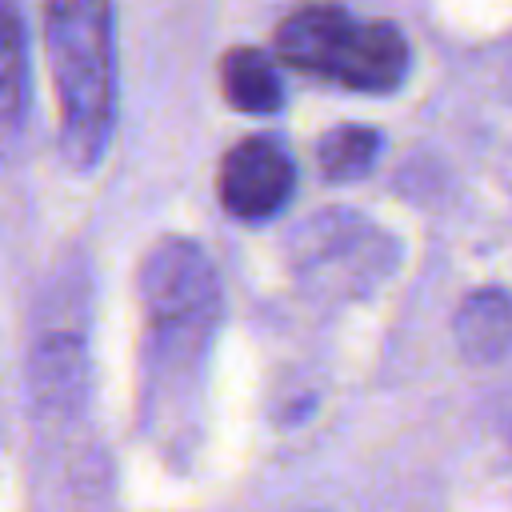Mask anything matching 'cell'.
Instances as JSON below:
<instances>
[{"label":"cell","mask_w":512,"mask_h":512,"mask_svg":"<svg viewBox=\"0 0 512 512\" xmlns=\"http://www.w3.org/2000/svg\"><path fill=\"white\" fill-rule=\"evenodd\" d=\"M140 296V428L168 460L200 448L204 380L224 296L208 252L188 236H160L136 272Z\"/></svg>","instance_id":"6da1fadb"},{"label":"cell","mask_w":512,"mask_h":512,"mask_svg":"<svg viewBox=\"0 0 512 512\" xmlns=\"http://www.w3.org/2000/svg\"><path fill=\"white\" fill-rule=\"evenodd\" d=\"M380 156V132L368 124H336L316 144V164L332 184L360 180Z\"/></svg>","instance_id":"ba28073f"},{"label":"cell","mask_w":512,"mask_h":512,"mask_svg":"<svg viewBox=\"0 0 512 512\" xmlns=\"http://www.w3.org/2000/svg\"><path fill=\"white\" fill-rule=\"evenodd\" d=\"M24 84H28V60H24V24L12 0H0V132H8L24 112Z\"/></svg>","instance_id":"9c48e42d"},{"label":"cell","mask_w":512,"mask_h":512,"mask_svg":"<svg viewBox=\"0 0 512 512\" xmlns=\"http://www.w3.org/2000/svg\"><path fill=\"white\" fill-rule=\"evenodd\" d=\"M296 188V164L272 136L232 144L216 172V196L236 220H272Z\"/></svg>","instance_id":"5b68a950"},{"label":"cell","mask_w":512,"mask_h":512,"mask_svg":"<svg viewBox=\"0 0 512 512\" xmlns=\"http://www.w3.org/2000/svg\"><path fill=\"white\" fill-rule=\"evenodd\" d=\"M296 272L320 292H360L388 276L396 244L372 220L352 212H324L296 236Z\"/></svg>","instance_id":"277c9868"},{"label":"cell","mask_w":512,"mask_h":512,"mask_svg":"<svg viewBox=\"0 0 512 512\" xmlns=\"http://www.w3.org/2000/svg\"><path fill=\"white\" fill-rule=\"evenodd\" d=\"M220 88L232 108L248 116H272L284 104V84L272 68V60L256 48H232L220 60Z\"/></svg>","instance_id":"52a82bcc"},{"label":"cell","mask_w":512,"mask_h":512,"mask_svg":"<svg viewBox=\"0 0 512 512\" xmlns=\"http://www.w3.org/2000/svg\"><path fill=\"white\" fill-rule=\"evenodd\" d=\"M276 56L296 72L352 92H392L408 76V40L380 20H356L340 4H300L276 28Z\"/></svg>","instance_id":"3957f363"},{"label":"cell","mask_w":512,"mask_h":512,"mask_svg":"<svg viewBox=\"0 0 512 512\" xmlns=\"http://www.w3.org/2000/svg\"><path fill=\"white\" fill-rule=\"evenodd\" d=\"M452 332H456V344L468 360H480V364L500 360L512 344V296L500 288L468 292L456 308Z\"/></svg>","instance_id":"8992f818"},{"label":"cell","mask_w":512,"mask_h":512,"mask_svg":"<svg viewBox=\"0 0 512 512\" xmlns=\"http://www.w3.org/2000/svg\"><path fill=\"white\" fill-rule=\"evenodd\" d=\"M60 148L72 168L100 164L116 120V40L108 0H44Z\"/></svg>","instance_id":"7a4b0ae2"}]
</instances>
